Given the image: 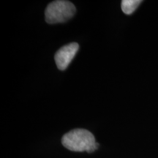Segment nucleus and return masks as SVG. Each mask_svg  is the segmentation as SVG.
I'll return each instance as SVG.
<instances>
[{"mask_svg": "<svg viewBox=\"0 0 158 158\" xmlns=\"http://www.w3.org/2000/svg\"><path fill=\"white\" fill-rule=\"evenodd\" d=\"M62 143L70 151L80 152L92 153L98 148L93 134L84 129H75L66 133L62 138Z\"/></svg>", "mask_w": 158, "mask_h": 158, "instance_id": "nucleus-1", "label": "nucleus"}, {"mask_svg": "<svg viewBox=\"0 0 158 158\" xmlns=\"http://www.w3.org/2000/svg\"><path fill=\"white\" fill-rule=\"evenodd\" d=\"M76 11V7L70 2L63 0L52 2L45 10V21L51 24L66 22L73 17Z\"/></svg>", "mask_w": 158, "mask_h": 158, "instance_id": "nucleus-2", "label": "nucleus"}, {"mask_svg": "<svg viewBox=\"0 0 158 158\" xmlns=\"http://www.w3.org/2000/svg\"><path fill=\"white\" fill-rule=\"evenodd\" d=\"M79 49L77 43H71L64 45L55 54L54 59L58 68L60 70H64L69 66Z\"/></svg>", "mask_w": 158, "mask_h": 158, "instance_id": "nucleus-3", "label": "nucleus"}, {"mask_svg": "<svg viewBox=\"0 0 158 158\" xmlns=\"http://www.w3.org/2000/svg\"><path fill=\"white\" fill-rule=\"evenodd\" d=\"M141 2L140 0H123L122 1V11L127 15L132 14Z\"/></svg>", "mask_w": 158, "mask_h": 158, "instance_id": "nucleus-4", "label": "nucleus"}]
</instances>
